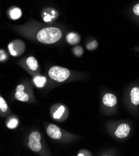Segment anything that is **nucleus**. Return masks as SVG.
<instances>
[{
    "label": "nucleus",
    "mask_w": 139,
    "mask_h": 156,
    "mask_svg": "<svg viewBox=\"0 0 139 156\" xmlns=\"http://www.w3.org/2000/svg\"><path fill=\"white\" fill-rule=\"evenodd\" d=\"M61 36V31L58 28L47 27L39 31L37 35V39L39 42L43 44H51L58 41Z\"/></svg>",
    "instance_id": "1"
},
{
    "label": "nucleus",
    "mask_w": 139,
    "mask_h": 156,
    "mask_svg": "<svg viewBox=\"0 0 139 156\" xmlns=\"http://www.w3.org/2000/svg\"><path fill=\"white\" fill-rule=\"evenodd\" d=\"M49 75L53 80L58 82H63L68 79L70 72L67 69L54 66L49 70Z\"/></svg>",
    "instance_id": "2"
},
{
    "label": "nucleus",
    "mask_w": 139,
    "mask_h": 156,
    "mask_svg": "<svg viewBox=\"0 0 139 156\" xmlns=\"http://www.w3.org/2000/svg\"><path fill=\"white\" fill-rule=\"evenodd\" d=\"M40 140L41 135L38 132L34 131L31 133L29 137V147L34 152L39 151L42 148V146L40 143Z\"/></svg>",
    "instance_id": "3"
},
{
    "label": "nucleus",
    "mask_w": 139,
    "mask_h": 156,
    "mask_svg": "<svg viewBox=\"0 0 139 156\" xmlns=\"http://www.w3.org/2000/svg\"><path fill=\"white\" fill-rule=\"evenodd\" d=\"M8 49L10 54L13 56H18L21 54L20 51H18V49L23 52L24 50V44L21 41L17 40L11 42L8 45Z\"/></svg>",
    "instance_id": "4"
},
{
    "label": "nucleus",
    "mask_w": 139,
    "mask_h": 156,
    "mask_svg": "<svg viewBox=\"0 0 139 156\" xmlns=\"http://www.w3.org/2000/svg\"><path fill=\"white\" fill-rule=\"evenodd\" d=\"M130 131V126L127 124H122L117 128L115 135L119 138H125L129 134Z\"/></svg>",
    "instance_id": "5"
},
{
    "label": "nucleus",
    "mask_w": 139,
    "mask_h": 156,
    "mask_svg": "<svg viewBox=\"0 0 139 156\" xmlns=\"http://www.w3.org/2000/svg\"><path fill=\"white\" fill-rule=\"evenodd\" d=\"M47 134L53 139H59L61 137L62 134L60 129L54 124H50L47 128Z\"/></svg>",
    "instance_id": "6"
},
{
    "label": "nucleus",
    "mask_w": 139,
    "mask_h": 156,
    "mask_svg": "<svg viewBox=\"0 0 139 156\" xmlns=\"http://www.w3.org/2000/svg\"><path fill=\"white\" fill-rule=\"evenodd\" d=\"M24 87L23 85H19L16 87V92L15 93V98L21 101H27L29 100L28 95L24 92Z\"/></svg>",
    "instance_id": "7"
},
{
    "label": "nucleus",
    "mask_w": 139,
    "mask_h": 156,
    "mask_svg": "<svg viewBox=\"0 0 139 156\" xmlns=\"http://www.w3.org/2000/svg\"><path fill=\"white\" fill-rule=\"evenodd\" d=\"M117 98L111 93H107L103 97V103L109 107H112L117 103Z\"/></svg>",
    "instance_id": "8"
},
{
    "label": "nucleus",
    "mask_w": 139,
    "mask_h": 156,
    "mask_svg": "<svg viewBox=\"0 0 139 156\" xmlns=\"http://www.w3.org/2000/svg\"><path fill=\"white\" fill-rule=\"evenodd\" d=\"M66 41L71 45H77L80 42L81 36L79 34L75 33H71L68 34L66 37Z\"/></svg>",
    "instance_id": "9"
},
{
    "label": "nucleus",
    "mask_w": 139,
    "mask_h": 156,
    "mask_svg": "<svg viewBox=\"0 0 139 156\" xmlns=\"http://www.w3.org/2000/svg\"><path fill=\"white\" fill-rule=\"evenodd\" d=\"M130 98L132 103L134 105L139 104V88L138 87H134L131 90Z\"/></svg>",
    "instance_id": "10"
},
{
    "label": "nucleus",
    "mask_w": 139,
    "mask_h": 156,
    "mask_svg": "<svg viewBox=\"0 0 139 156\" xmlns=\"http://www.w3.org/2000/svg\"><path fill=\"white\" fill-rule=\"evenodd\" d=\"M26 64L31 70H36L38 67V62L34 57H29L26 60Z\"/></svg>",
    "instance_id": "11"
},
{
    "label": "nucleus",
    "mask_w": 139,
    "mask_h": 156,
    "mask_svg": "<svg viewBox=\"0 0 139 156\" xmlns=\"http://www.w3.org/2000/svg\"><path fill=\"white\" fill-rule=\"evenodd\" d=\"M33 82L37 87L42 88L44 86V85L46 82V79L45 76H36L34 78Z\"/></svg>",
    "instance_id": "12"
},
{
    "label": "nucleus",
    "mask_w": 139,
    "mask_h": 156,
    "mask_svg": "<svg viewBox=\"0 0 139 156\" xmlns=\"http://www.w3.org/2000/svg\"><path fill=\"white\" fill-rule=\"evenodd\" d=\"M21 11L18 8H14L9 11L10 17L12 20H16L19 19L21 16Z\"/></svg>",
    "instance_id": "13"
},
{
    "label": "nucleus",
    "mask_w": 139,
    "mask_h": 156,
    "mask_svg": "<svg viewBox=\"0 0 139 156\" xmlns=\"http://www.w3.org/2000/svg\"><path fill=\"white\" fill-rule=\"evenodd\" d=\"M65 111V108L64 106H60L57 110L53 114V118L56 119H60V117L63 116V114L64 113Z\"/></svg>",
    "instance_id": "14"
},
{
    "label": "nucleus",
    "mask_w": 139,
    "mask_h": 156,
    "mask_svg": "<svg viewBox=\"0 0 139 156\" xmlns=\"http://www.w3.org/2000/svg\"><path fill=\"white\" fill-rule=\"evenodd\" d=\"M18 124V121L16 119H11L7 123V127L9 129H14L16 128Z\"/></svg>",
    "instance_id": "15"
},
{
    "label": "nucleus",
    "mask_w": 139,
    "mask_h": 156,
    "mask_svg": "<svg viewBox=\"0 0 139 156\" xmlns=\"http://www.w3.org/2000/svg\"><path fill=\"white\" fill-rule=\"evenodd\" d=\"M98 47V43L96 41H94L91 42L90 43L88 44L86 46V48L89 51H93L95 50Z\"/></svg>",
    "instance_id": "16"
},
{
    "label": "nucleus",
    "mask_w": 139,
    "mask_h": 156,
    "mask_svg": "<svg viewBox=\"0 0 139 156\" xmlns=\"http://www.w3.org/2000/svg\"><path fill=\"white\" fill-rule=\"evenodd\" d=\"M74 54L78 57H80L83 54V49L81 46H76L73 49Z\"/></svg>",
    "instance_id": "17"
},
{
    "label": "nucleus",
    "mask_w": 139,
    "mask_h": 156,
    "mask_svg": "<svg viewBox=\"0 0 139 156\" xmlns=\"http://www.w3.org/2000/svg\"><path fill=\"white\" fill-rule=\"evenodd\" d=\"M0 109H1V111L3 112H6L8 109V106L5 101V100L1 97H0Z\"/></svg>",
    "instance_id": "18"
},
{
    "label": "nucleus",
    "mask_w": 139,
    "mask_h": 156,
    "mask_svg": "<svg viewBox=\"0 0 139 156\" xmlns=\"http://www.w3.org/2000/svg\"><path fill=\"white\" fill-rule=\"evenodd\" d=\"M0 55H1V57H0V60H1V62H3V60H6L7 56L3 50H1V51H0Z\"/></svg>",
    "instance_id": "19"
},
{
    "label": "nucleus",
    "mask_w": 139,
    "mask_h": 156,
    "mask_svg": "<svg viewBox=\"0 0 139 156\" xmlns=\"http://www.w3.org/2000/svg\"><path fill=\"white\" fill-rule=\"evenodd\" d=\"M44 14L46 15L44 17V21H45V22H49V21H51V20H52V16H50V15H49V14H46V13H44Z\"/></svg>",
    "instance_id": "20"
},
{
    "label": "nucleus",
    "mask_w": 139,
    "mask_h": 156,
    "mask_svg": "<svg viewBox=\"0 0 139 156\" xmlns=\"http://www.w3.org/2000/svg\"><path fill=\"white\" fill-rule=\"evenodd\" d=\"M133 11H134V12L137 15V16H139V3L136 5L134 8H133Z\"/></svg>",
    "instance_id": "21"
},
{
    "label": "nucleus",
    "mask_w": 139,
    "mask_h": 156,
    "mask_svg": "<svg viewBox=\"0 0 139 156\" xmlns=\"http://www.w3.org/2000/svg\"><path fill=\"white\" fill-rule=\"evenodd\" d=\"M79 153H81L83 154V156L84 155H91V154L90 152H89L87 150H82L80 151Z\"/></svg>",
    "instance_id": "22"
}]
</instances>
